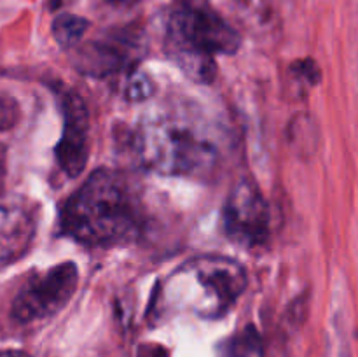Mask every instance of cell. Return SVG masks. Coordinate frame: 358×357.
Segmentation results:
<instances>
[{"instance_id": "cell-1", "label": "cell", "mask_w": 358, "mask_h": 357, "mask_svg": "<svg viewBox=\"0 0 358 357\" xmlns=\"http://www.w3.org/2000/svg\"><path fill=\"white\" fill-rule=\"evenodd\" d=\"M66 237L93 245L126 244L142 230V205L122 172L98 168L66 200L59 216Z\"/></svg>"}, {"instance_id": "cell-2", "label": "cell", "mask_w": 358, "mask_h": 357, "mask_svg": "<svg viewBox=\"0 0 358 357\" xmlns=\"http://www.w3.org/2000/svg\"><path fill=\"white\" fill-rule=\"evenodd\" d=\"M164 41L178 69L203 84L217 77L215 56L234 55L241 48L236 28L203 0H178L170 7Z\"/></svg>"}, {"instance_id": "cell-3", "label": "cell", "mask_w": 358, "mask_h": 357, "mask_svg": "<svg viewBox=\"0 0 358 357\" xmlns=\"http://www.w3.org/2000/svg\"><path fill=\"white\" fill-rule=\"evenodd\" d=\"M133 147L147 170L173 177L206 175L215 168L220 150L206 126L178 112L143 119Z\"/></svg>"}, {"instance_id": "cell-4", "label": "cell", "mask_w": 358, "mask_h": 357, "mask_svg": "<svg viewBox=\"0 0 358 357\" xmlns=\"http://www.w3.org/2000/svg\"><path fill=\"white\" fill-rule=\"evenodd\" d=\"M247 287V272L224 255H199L175 270L164 282V304L203 318H219Z\"/></svg>"}, {"instance_id": "cell-5", "label": "cell", "mask_w": 358, "mask_h": 357, "mask_svg": "<svg viewBox=\"0 0 358 357\" xmlns=\"http://www.w3.org/2000/svg\"><path fill=\"white\" fill-rule=\"evenodd\" d=\"M79 284V268L73 261H63L31 275L13 300L10 317L17 324H35L55 317L69 304Z\"/></svg>"}, {"instance_id": "cell-6", "label": "cell", "mask_w": 358, "mask_h": 357, "mask_svg": "<svg viewBox=\"0 0 358 357\" xmlns=\"http://www.w3.org/2000/svg\"><path fill=\"white\" fill-rule=\"evenodd\" d=\"M227 238L240 247H261L269 237V206L250 178H241L227 196L222 214Z\"/></svg>"}, {"instance_id": "cell-7", "label": "cell", "mask_w": 358, "mask_h": 357, "mask_svg": "<svg viewBox=\"0 0 358 357\" xmlns=\"http://www.w3.org/2000/svg\"><path fill=\"white\" fill-rule=\"evenodd\" d=\"M63 133L56 144V161L69 177L83 174L90 158V115L76 93L63 94Z\"/></svg>"}, {"instance_id": "cell-8", "label": "cell", "mask_w": 358, "mask_h": 357, "mask_svg": "<svg viewBox=\"0 0 358 357\" xmlns=\"http://www.w3.org/2000/svg\"><path fill=\"white\" fill-rule=\"evenodd\" d=\"M138 55V37L129 31H110L77 49V70L90 77H107L119 72Z\"/></svg>"}, {"instance_id": "cell-9", "label": "cell", "mask_w": 358, "mask_h": 357, "mask_svg": "<svg viewBox=\"0 0 358 357\" xmlns=\"http://www.w3.org/2000/svg\"><path fill=\"white\" fill-rule=\"evenodd\" d=\"M35 231L37 214L34 205L21 198L0 203V270L28 254Z\"/></svg>"}, {"instance_id": "cell-10", "label": "cell", "mask_w": 358, "mask_h": 357, "mask_svg": "<svg viewBox=\"0 0 358 357\" xmlns=\"http://www.w3.org/2000/svg\"><path fill=\"white\" fill-rule=\"evenodd\" d=\"M90 28V21L77 14H59L52 21V37L58 42L59 48L73 49L80 44Z\"/></svg>"}, {"instance_id": "cell-11", "label": "cell", "mask_w": 358, "mask_h": 357, "mask_svg": "<svg viewBox=\"0 0 358 357\" xmlns=\"http://www.w3.org/2000/svg\"><path fill=\"white\" fill-rule=\"evenodd\" d=\"M220 357H264L261 335L254 326H247L231 336L222 346Z\"/></svg>"}, {"instance_id": "cell-12", "label": "cell", "mask_w": 358, "mask_h": 357, "mask_svg": "<svg viewBox=\"0 0 358 357\" xmlns=\"http://www.w3.org/2000/svg\"><path fill=\"white\" fill-rule=\"evenodd\" d=\"M152 93L154 83L150 80V77L142 72H135L133 76H129L128 84H126V98H129L131 102H142L152 97Z\"/></svg>"}, {"instance_id": "cell-13", "label": "cell", "mask_w": 358, "mask_h": 357, "mask_svg": "<svg viewBox=\"0 0 358 357\" xmlns=\"http://www.w3.org/2000/svg\"><path fill=\"white\" fill-rule=\"evenodd\" d=\"M21 118L20 104L10 94L0 93V132L13 130Z\"/></svg>"}, {"instance_id": "cell-14", "label": "cell", "mask_w": 358, "mask_h": 357, "mask_svg": "<svg viewBox=\"0 0 358 357\" xmlns=\"http://www.w3.org/2000/svg\"><path fill=\"white\" fill-rule=\"evenodd\" d=\"M294 69L301 74V77H304V79L310 80V83H313V84H317L322 77L320 69H318L317 63L311 62V59H303V62L296 63V65H294Z\"/></svg>"}, {"instance_id": "cell-15", "label": "cell", "mask_w": 358, "mask_h": 357, "mask_svg": "<svg viewBox=\"0 0 358 357\" xmlns=\"http://www.w3.org/2000/svg\"><path fill=\"white\" fill-rule=\"evenodd\" d=\"M138 357H168V352L159 345H143L140 346Z\"/></svg>"}, {"instance_id": "cell-16", "label": "cell", "mask_w": 358, "mask_h": 357, "mask_svg": "<svg viewBox=\"0 0 358 357\" xmlns=\"http://www.w3.org/2000/svg\"><path fill=\"white\" fill-rule=\"evenodd\" d=\"M0 357H30L21 350H0Z\"/></svg>"}, {"instance_id": "cell-17", "label": "cell", "mask_w": 358, "mask_h": 357, "mask_svg": "<svg viewBox=\"0 0 358 357\" xmlns=\"http://www.w3.org/2000/svg\"><path fill=\"white\" fill-rule=\"evenodd\" d=\"M110 6H115V7H129L133 6V4L140 2V0H107Z\"/></svg>"}]
</instances>
